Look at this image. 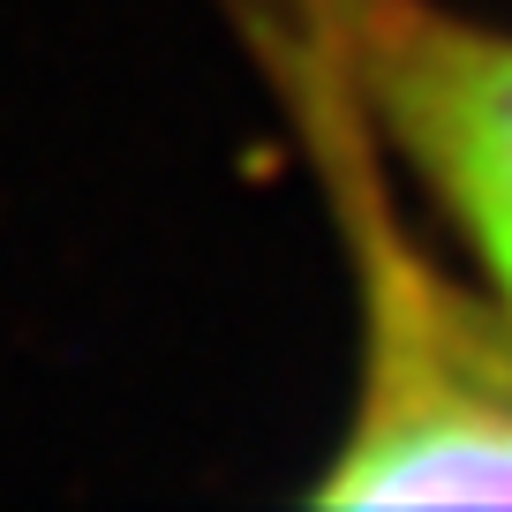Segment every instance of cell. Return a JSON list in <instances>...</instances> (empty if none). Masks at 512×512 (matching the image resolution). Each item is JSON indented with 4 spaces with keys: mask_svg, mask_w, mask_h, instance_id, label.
Returning <instances> with one entry per match:
<instances>
[{
    "mask_svg": "<svg viewBox=\"0 0 512 512\" xmlns=\"http://www.w3.org/2000/svg\"><path fill=\"white\" fill-rule=\"evenodd\" d=\"M302 23L317 68L452 211L512 324V31L437 0H302Z\"/></svg>",
    "mask_w": 512,
    "mask_h": 512,
    "instance_id": "2",
    "label": "cell"
},
{
    "mask_svg": "<svg viewBox=\"0 0 512 512\" xmlns=\"http://www.w3.org/2000/svg\"><path fill=\"white\" fill-rule=\"evenodd\" d=\"M339 166V204L354 241V407L332 445L324 505H497L512 497V324L482 309L400 234L384 181Z\"/></svg>",
    "mask_w": 512,
    "mask_h": 512,
    "instance_id": "1",
    "label": "cell"
}]
</instances>
